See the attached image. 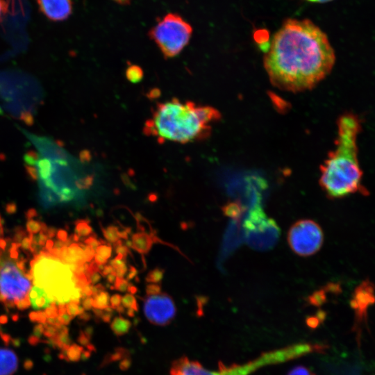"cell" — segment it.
Instances as JSON below:
<instances>
[{"label":"cell","instance_id":"18","mask_svg":"<svg viewBox=\"0 0 375 375\" xmlns=\"http://www.w3.org/2000/svg\"><path fill=\"white\" fill-rule=\"evenodd\" d=\"M92 233V228L85 219H79L76 222L75 234L79 238L90 235Z\"/></svg>","mask_w":375,"mask_h":375},{"label":"cell","instance_id":"45","mask_svg":"<svg viewBox=\"0 0 375 375\" xmlns=\"http://www.w3.org/2000/svg\"><path fill=\"white\" fill-rule=\"evenodd\" d=\"M53 241L51 239H48L45 243V249L47 250V252H49L51 250V249L53 247Z\"/></svg>","mask_w":375,"mask_h":375},{"label":"cell","instance_id":"6","mask_svg":"<svg viewBox=\"0 0 375 375\" xmlns=\"http://www.w3.org/2000/svg\"><path fill=\"white\" fill-rule=\"evenodd\" d=\"M16 265V262L0 259V301L8 308L19 310L30 306L28 292L31 283Z\"/></svg>","mask_w":375,"mask_h":375},{"label":"cell","instance_id":"4","mask_svg":"<svg viewBox=\"0 0 375 375\" xmlns=\"http://www.w3.org/2000/svg\"><path fill=\"white\" fill-rule=\"evenodd\" d=\"M31 262L33 283L42 288L57 306L69 301L79 303L81 290L76 287L77 278L68 265L46 251Z\"/></svg>","mask_w":375,"mask_h":375},{"label":"cell","instance_id":"20","mask_svg":"<svg viewBox=\"0 0 375 375\" xmlns=\"http://www.w3.org/2000/svg\"><path fill=\"white\" fill-rule=\"evenodd\" d=\"M222 211L226 216L235 218L238 216L240 209L236 203H228L222 207Z\"/></svg>","mask_w":375,"mask_h":375},{"label":"cell","instance_id":"19","mask_svg":"<svg viewBox=\"0 0 375 375\" xmlns=\"http://www.w3.org/2000/svg\"><path fill=\"white\" fill-rule=\"evenodd\" d=\"M129 327L130 322L122 317L115 318L112 323L113 331L119 333H124L125 331H128Z\"/></svg>","mask_w":375,"mask_h":375},{"label":"cell","instance_id":"41","mask_svg":"<svg viewBox=\"0 0 375 375\" xmlns=\"http://www.w3.org/2000/svg\"><path fill=\"white\" fill-rule=\"evenodd\" d=\"M92 301L93 299L92 297H87L86 298L83 299L82 302L83 308L87 310L90 309L92 307Z\"/></svg>","mask_w":375,"mask_h":375},{"label":"cell","instance_id":"39","mask_svg":"<svg viewBox=\"0 0 375 375\" xmlns=\"http://www.w3.org/2000/svg\"><path fill=\"white\" fill-rule=\"evenodd\" d=\"M17 205L15 203H8L6 206V211L8 214H14L17 211Z\"/></svg>","mask_w":375,"mask_h":375},{"label":"cell","instance_id":"50","mask_svg":"<svg viewBox=\"0 0 375 375\" xmlns=\"http://www.w3.org/2000/svg\"><path fill=\"white\" fill-rule=\"evenodd\" d=\"M119 3L126 4L130 1V0H113Z\"/></svg>","mask_w":375,"mask_h":375},{"label":"cell","instance_id":"48","mask_svg":"<svg viewBox=\"0 0 375 375\" xmlns=\"http://www.w3.org/2000/svg\"><path fill=\"white\" fill-rule=\"evenodd\" d=\"M6 244L7 243L5 240L0 239V249L5 250Z\"/></svg>","mask_w":375,"mask_h":375},{"label":"cell","instance_id":"16","mask_svg":"<svg viewBox=\"0 0 375 375\" xmlns=\"http://www.w3.org/2000/svg\"><path fill=\"white\" fill-rule=\"evenodd\" d=\"M109 294L103 290L92 297V307L96 309H105L109 306Z\"/></svg>","mask_w":375,"mask_h":375},{"label":"cell","instance_id":"49","mask_svg":"<svg viewBox=\"0 0 375 375\" xmlns=\"http://www.w3.org/2000/svg\"><path fill=\"white\" fill-rule=\"evenodd\" d=\"M307 1L312 3H326L332 0H306Z\"/></svg>","mask_w":375,"mask_h":375},{"label":"cell","instance_id":"43","mask_svg":"<svg viewBox=\"0 0 375 375\" xmlns=\"http://www.w3.org/2000/svg\"><path fill=\"white\" fill-rule=\"evenodd\" d=\"M26 217L28 220L32 219L34 217H36L38 215L37 211L34 208H30L28 209L26 212Z\"/></svg>","mask_w":375,"mask_h":375},{"label":"cell","instance_id":"7","mask_svg":"<svg viewBox=\"0 0 375 375\" xmlns=\"http://www.w3.org/2000/svg\"><path fill=\"white\" fill-rule=\"evenodd\" d=\"M243 228L248 244L259 250L272 248L280 235V229L274 220L267 217L258 204L250 210Z\"/></svg>","mask_w":375,"mask_h":375},{"label":"cell","instance_id":"21","mask_svg":"<svg viewBox=\"0 0 375 375\" xmlns=\"http://www.w3.org/2000/svg\"><path fill=\"white\" fill-rule=\"evenodd\" d=\"M122 303L123 307H125L127 309L137 310L138 308L135 296L130 293L126 294L124 296L122 297Z\"/></svg>","mask_w":375,"mask_h":375},{"label":"cell","instance_id":"46","mask_svg":"<svg viewBox=\"0 0 375 375\" xmlns=\"http://www.w3.org/2000/svg\"><path fill=\"white\" fill-rule=\"evenodd\" d=\"M107 281L110 284H114L115 280H116V275L115 273L110 274L108 276H106Z\"/></svg>","mask_w":375,"mask_h":375},{"label":"cell","instance_id":"12","mask_svg":"<svg viewBox=\"0 0 375 375\" xmlns=\"http://www.w3.org/2000/svg\"><path fill=\"white\" fill-rule=\"evenodd\" d=\"M374 302L373 285L369 281H363L356 290L351 304L358 312H363L370 303ZM361 313V315H362Z\"/></svg>","mask_w":375,"mask_h":375},{"label":"cell","instance_id":"32","mask_svg":"<svg viewBox=\"0 0 375 375\" xmlns=\"http://www.w3.org/2000/svg\"><path fill=\"white\" fill-rule=\"evenodd\" d=\"M111 307L114 309H117L120 306L122 303V296L119 294H113L110 299Z\"/></svg>","mask_w":375,"mask_h":375},{"label":"cell","instance_id":"35","mask_svg":"<svg viewBox=\"0 0 375 375\" xmlns=\"http://www.w3.org/2000/svg\"><path fill=\"white\" fill-rule=\"evenodd\" d=\"M8 5L4 0H0V22L3 20L7 13Z\"/></svg>","mask_w":375,"mask_h":375},{"label":"cell","instance_id":"33","mask_svg":"<svg viewBox=\"0 0 375 375\" xmlns=\"http://www.w3.org/2000/svg\"><path fill=\"white\" fill-rule=\"evenodd\" d=\"M26 236V232L21 228H19V230L15 231L14 235V242L20 243L23 238Z\"/></svg>","mask_w":375,"mask_h":375},{"label":"cell","instance_id":"2","mask_svg":"<svg viewBox=\"0 0 375 375\" xmlns=\"http://www.w3.org/2000/svg\"><path fill=\"white\" fill-rule=\"evenodd\" d=\"M220 119V112L212 106L172 98L156 104L142 131L159 143L185 144L207 140Z\"/></svg>","mask_w":375,"mask_h":375},{"label":"cell","instance_id":"42","mask_svg":"<svg viewBox=\"0 0 375 375\" xmlns=\"http://www.w3.org/2000/svg\"><path fill=\"white\" fill-rule=\"evenodd\" d=\"M94 262L97 265H106L108 262V260L105 259L97 253H94Z\"/></svg>","mask_w":375,"mask_h":375},{"label":"cell","instance_id":"31","mask_svg":"<svg viewBox=\"0 0 375 375\" xmlns=\"http://www.w3.org/2000/svg\"><path fill=\"white\" fill-rule=\"evenodd\" d=\"M80 247L84 250V258L85 262L91 261L94 256V251L89 246L83 244L78 243Z\"/></svg>","mask_w":375,"mask_h":375},{"label":"cell","instance_id":"34","mask_svg":"<svg viewBox=\"0 0 375 375\" xmlns=\"http://www.w3.org/2000/svg\"><path fill=\"white\" fill-rule=\"evenodd\" d=\"M137 276H138V270H137V269L135 267H134L133 266L131 265L129 267V269H128L126 279L128 281H131L134 278L137 277Z\"/></svg>","mask_w":375,"mask_h":375},{"label":"cell","instance_id":"36","mask_svg":"<svg viewBox=\"0 0 375 375\" xmlns=\"http://www.w3.org/2000/svg\"><path fill=\"white\" fill-rule=\"evenodd\" d=\"M31 244V239L30 235L28 237H24L20 242V247L24 250H30Z\"/></svg>","mask_w":375,"mask_h":375},{"label":"cell","instance_id":"10","mask_svg":"<svg viewBox=\"0 0 375 375\" xmlns=\"http://www.w3.org/2000/svg\"><path fill=\"white\" fill-rule=\"evenodd\" d=\"M144 313L153 324H169L176 315V306L172 297L166 293L147 296L144 301Z\"/></svg>","mask_w":375,"mask_h":375},{"label":"cell","instance_id":"17","mask_svg":"<svg viewBox=\"0 0 375 375\" xmlns=\"http://www.w3.org/2000/svg\"><path fill=\"white\" fill-rule=\"evenodd\" d=\"M165 274V269L160 267H155L150 270L146 277L145 281L148 283H160Z\"/></svg>","mask_w":375,"mask_h":375},{"label":"cell","instance_id":"40","mask_svg":"<svg viewBox=\"0 0 375 375\" xmlns=\"http://www.w3.org/2000/svg\"><path fill=\"white\" fill-rule=\"evenodd\" d=\"M56 235L58 240L62 241V242H65L67 239L68 238L67 231L62 229H60L57 231Z\"/></svg>","mask_w":375,"mask_h":375},{"label":"cell","instance_id":"22","mask_svg":"<svg viewBox=\"0 0 375 375\" xmlns=\"http://www.w3.org/2000/svg\"><path fill=\"white\" fill-rule=\"evenodd\" d=\"M74 301H69L65 305L67 314L73 317L76 315L82 314L84 308Z\"/></svg>","mask_w":375,"mask_h":375},{"label":"cell","instance_id":"30","mask_svg":"<svg viewBox=\"0 0 375 375\" xmlns=\"http://www.w3.org/2000/svg\"><path fill=\"white\" fill-rule=\"evenodd\" d=\"M288 375H315L310 369L303 366L293 368Z\"/></svg>","mask_w":375,"mask_h":375},{"label":"cell","instance_id":"51","mask_svg":"<svg viewBox=\"0 0 375 375\" xmlns=\"http://www.w3.org/2000/svg\"><path fill=\"white\" fill-rule=\"evenodd\" d=\"M1 231H2V229H1V224H0V233H1Z\"/></svg>","mask_w":375,"mask_h":375},{"label":"cell","instance_id":"25","mask_svg":"<svg viewBox=\"0 0 375 375\" xmlns=\"http://www.w3.org/2000/svg\"><path fill=\"white\" fill-rule=\"evenodd\" d=\"M113 246L115 253L117 254H121L124 258H126L128 254H131L129 248L124 244L122 240H119L114 243Z\"/></svg>","mask_w":375,"mask_h":375},{"label":"cell","instance_id":"14","mask_svg":"<svg viewBox=\"0 0 375 375\" xmlns=\"http://www.w3.org/2000/svg\"><path fill=\"white\" fill-rule=\"evenodd\" d=\"M18 358L14 351L0 347V375H13L18 367Z\"/></svg>","mask_w":375,"mask_h":375},{"label":"cell","instance_id":"1","mask_svg":"<svg viewBox=\"0 0 375 375\" xmlns=\"http://www.w3.org/2000/svg\"><path fill=\"white\" fill-rule=\"evenodd\" d=\"M335 61L327 35L307 19L285 20L264 56L271 83L292 92L314 88L330 74Z\"/></svg>","mask_w":375,"mask_h":375},{"label":"cell","instance_id":"24","mask_svg":"<svg viewBox=\"0 0 375 375\" xmlns=\"http://www.w3.org/2000/svg\"><path fill=\"white\" fill-rule=\"evenodd\" d=\"M128 285L129 282L126 278L116 277V280L110 288L125 292L128 290Z\"/></svg>","mask_w":375,"mask_h":375},{"label":"cell","instance_id":"47","mask_svg":"<svg viewBox=\"0 0 375 375\" xmlns=\"http://www.w3.org/2000/svg\"><path fill=\"white\" fill-rule=\"evenodd\" d=\"M137 291H138L137 288L132 283H129L127 292H130V294H134L137 292Z\"/></svg>","mask_w":375,"mask_h":375},{"label":"cell","instance_id":"23","mask_svg":"<svg viewBox=\"0 0 375 375\" xmlns=\"http://www.w3.org/2000/svg\"><path fill=\"white\" fill-rule=\"evenodd\" d=\"M96 253L108 260L112 255V246L106 242L100 244L95 250Z\"/></svg>","mask_w":375,"mask_h":375},{"label":"cell","instance_id":"38","mask_svg":"<svg viewBox=\"0 0 375 375\" xmlns=\"http://www.w3.org/2000/svg\"><path fill=\"white\" fill-rule=\"evenodd\" d=\"M112 273H115L113 267L110 266V265H105L100 274L101 275V276L106 277L108 274H112Z\"/></svg>","mask_w":375,"mask_h":375},{"label":"cell","instance_id":"8","mask_svg":"<svg viewBox=\"0 0 375 375\" xmlns=\"http://www.w3.org/2000/svg\"><path fill=\"white\" fill-rule=\"evenodd\" d=\"M288 242L294 253L310 256L322 247L324 233L320 226L311 219H300L294 223L288 233Z\"/></svg>","mask_w":375,"mask_h":375},{"label":"cell","instance_id":"26","mask_svg":"<svg viewBox=\"0 0 375 375\" xmlns=\"http://www.w3.org/2000/svg\"><path fill=\"white\" fill-rule=\"evenodd\" d=\"M105 242V241L101 239H98L95 234H94L93 235H90L84 241V244L89 246L94 251L100 244Z\"/></svg>","mask_w":375,"mask_h":375},{"label":"cell","instance_id":"15","mask_svg":"<svg viewBox=\"0 0 375 375\" xmlns=\"http://www.w3.org/2000/svg\"><path fill=\"white\" fill-rule=\"evenodd\" d=\"M102 233L105 239L110 243H115L121 240V231L115 225H109L104 228L101 226Z\"/></svg>","mask_w":375,"mask_h":375},{"label":"cell","instance_id":"44","mask_svg":"<svg viewBox=\"0 0 375 375\" xmlns=\"http://www.w3.org/2000/svg\"><path fill=\"white\" fill-rule=\"evenodd\" d=\"M57 230L55 228L49 227L47 228V230L46 231V235L48 238H53L56 234Z\"/></svg>","mask_w":375,"mask_h":375},{"label":"cell","instance_id":"13","mask_svg":"<svg viewBox=\"0 0 375 375\" xmlns=\"http://www.w3.org/2000/svg\"><path fill=\"white\" fill-rule=\"evenodd\" d=\"M157 238L153 231L151 233L145 231L137 232L131 236V248L142 256L147 254L156 242Z\"/></svg>","mask_w":375,"mask_h":375},{"label":"cell","instance_id":"11","mask_svg":"<svg viewBox=\"0 0 375 375\" xmlns=\"http://www.w3.org/2000/svg\"><path fill=\"white\" fill-rule=\"evenodd\" d=\"M37 2L41 12L53 22L65 20L72 12V0H37Z\"/></svg>","mask_w":375,"mask_h":375},{"label":"cell","instance_id":"37","mask_svg":"<svg viewBox=\"0 0 375 375\" xmlns=\"http://www.w3.org/2000/svg\"><path fill=\"white\" fill-rule=\"evenodd\" d=\"M36 237H37L38 244V246H40V247L44 246L49 238L45 233L41 231L39 232L38 235H36Z\"/></svg>","mask_w":375,"mask_h":375},{"label":"cell","instance_id":"28","mask_svg":"<svg viewBox=\"0 0 375 375\" xmlns=\"http://www.w3.org/2000/svg\"><path fill=\"white\" fill-rule=\"evenodd\" d=\"M26 230L30 234H36L41 231V222L29 219L26 222Z\"/></svg>","mask_w":375,"mask_h":375},{"label":"cell","instance_id":"29","mask_svg":"<svg viewBox=\"0 0 375 375\" xmlns=\"http://www.w3.org/2000/svg\"><path fill=\"white\" fill-rule=\"evenodd\" d=\"M147 296H152L162 293L161 285L158 283H148L145 288Z\"/></svg>","mask_w":375,"mask_h":375},{"label":"cell","instance_id":"3","mask_svg":"<svg viewBox=\"0 0 375 375\" xmlns=\"http://www.w3.org/2000/svg\"><path fill=\"white\" fill-rule=\"evenodd\" d=\"M335 148L320 165L319 185L327 197L344 198L356 192L368 194L361 184L362 172L358 158L357 136L361 131L358 117L352 113L337 120Z\"/></svg>","mask_w":375,"mask_h":375},{"label":"cell","instance_id":"5","mask_svg":"<svg viewBox=\"0 0 375 375\" xmlns=\"http://www.w3.org/2000/svg\"><path fill=\"white\" fill-rule=\"evenodd\" d=\"M192 33L191 26L178 15H165L149 32L165 58L178 56L188 45Z\"/></svg>","mask_w":375,"mask_h":375},{"label":"cell","instance_id":"27","mask_svg":"<svg viewBox=\"0 0 375 375\" xmlns=\"http://www.w3.org/2000/svg\"><path fill=\"white\" fill-rule=\"evenodd\" d=\"M92 176H88L85 178L75 181V185L78 189L85 190L90 188L92 186Z\"/></svg>","mask_w":375,"mask_h":375},{"label":"cell","instance_id":"9","mask_svg":"<svg viewBox=\"0 0 375 375\" xmlns=\"http://www.w3.org/2000/svg\"><path fill=\"white\" fill-rule=\"evenodd\" d=\"M260 368L259 362L253 359L244 364L231 365H224L220 362L217 370H210L198 361L181 357L172 363L170 375H251Z\"/></svg>","mask_w":375,"mask_h":375}]
</instances>
